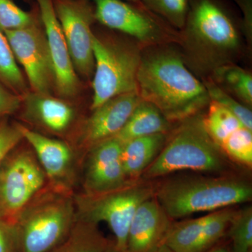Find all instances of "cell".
Here are the masks:
<instances>
[{"label": "cell", "instance_id": "cell-1", "mask_svg": "<svg viewBox=\"0 0 252 252\" xmlns=\"http://www.w3.org/2000/svg\"><path fill=\"white\" fill-rule=\"evenodd\" d=\"M137 81L141 98L157 107L170 123L197 115L211 101L204 83L170 49L142 54Z\"/></svg>", "mask_w": 252, "mask_h": 252}, {"label": "cell", "instance_id": "cell-2", "mask_svg": "<svg viewBox=\"0 0 252 252\" xmlns=\"http://www.w3.org/2000/svg\"><path fill=\"white\" fill-rule=\"evenodd\" d=\"M183 30L189 59L200 70L213 72L238 54V26L220 0H191Z\"/></svg>", "mask_w": 252, "mask_h": 252}, {"label": "cell", "instance_id": "cell-3", "mask_svg": "<svg viewBox=\"0 0 252 252\" xmlns=\"http://www.w3.org/2000/svg\"><path fill=\"white\" fill-rule=\"evenodd\" d=\"M47 183L11 223L18 252H48L77 221L74 193Z\"/></svg>", "mask_w": 252, "mask_h": 252}, {"label": "cell", "instance_id": "cell-4", "mask_svg": "<svg viewBox=\"0 0 252 252\" xmlns=\"http://www.w3.org/2000/svg\"><path fill=\"white\" fill-rule=\"evenodd\" d=\"M154 197L172 220L251 201L252 187L233 176L176 177L155 187Z\"/></svg>", "mask_w": 252, "mask_h": 252}, {"label": "cell", "instance_id": "cell-5", "mask_svg": "<svg viewBox=\"0 0 252 252\" xmlns=\"http://www.w3.org/2000/svg\"><path fill=\"white\" fill-rule=\"evenodd\" d=\"M228 168L225 154L207 133L203 117L197 114L182 121L142 175L151 180L180 170L221 174Z\"/></svg>", "mask_w": 252, "mask_h": 252}, {"label": "cell", "instance_id": "cell-6", "mask_svg": "<svg viewBox=\"0 0 252 252\" xmlns=\"http://www.w3.org/2000/svg\"><path fill=\"white\" fill-rule=\"evenodd\" d=\"M93 51L94 69L91 110L117 96L138 92L137 77L142 54L137 46L94 33Z\"/></svg>", "mask_w": 252, "mask_h": 252}, {"label": "cell", "instance_id": "cell-7", "mask_svg": "<svg viewBox=\"0 0 252 252\" xmlns=\"http://www.w3.org/2000/svg\"><path fill=\"white\" fill-rule=\"evenodd\" d=\"M155 187L140 180L107 193H74L79 220L98 225L104 222L114 235L117 248L126 252L129 228L141 204L154 196Z\"/></svg>", "mask_w": 252, "mask_h": 252}, {"label": "cell", "instance_id": "cell-8", "mask_svg": "<svg viewBox=\"0 0 252 252\" xmlns=\"http://www.w3.org/2000/svg\"><path fill=\"white\" fill-rule=\"evenodd\" d=\"M47 183L32 149L23 140L0 165V220L11 224Z\"/></svg>", "mask_w": 252, "mask_h": 252}, {"label": "cell", "instance_id": "cell-9", "mask_svg": "<svg viewBox=\"0 0 252 252\" xmlns=\"http://www.w3.org/2000/svg\"><path fill=\"white\" fill-rule=\"evenodd\" d=\"M94 18L102 26L127 34L146 46L165 42L174 33L170 25L147 9L142 1L90 0Z\"/></svg>", "mask_w": 252, "mask_h": 252}, {"label": "cell", "instance_id": "cell-10", "mask_svg": "<svg viewBox=\"0 0 252 252\" xmlns=\"http://www.w3.org/2000/svg\"><path fill=\"white\" fill-rule=\"evenodd\" d=\"M141 101L138 92L121 94L91 110L89 117L80 121L67 142L77 154L81 166L89 149L122 130Z\"/></svg>", "mask_w": 252, "mask_h": 252}, {"label": "cell", "instance_id": "cell-11", "mask_svg": "<svg viewBox=\"0 0 252 252\" xmlns=\"http://www.w3.org/2000/svg\"><path fill=\"white\" fill-rule=\"evenodd\" d=\"M76 72L89 79L94 74V6L90 0H52Z\"/></svg>", "mask_w": 252, "mask_h": 252}, {"label": "cell", "instance_id": "cell-12", "mask_svg": "<svg viewBox=\"0 0 252 252\" xmlns=\"http://www.w3.org/2000/svg\"><path fill=\"white\" fill-rule=\"evenodd\" d=\"M3 32L15 59L24 68L32 91L51 94L54 89V73L40 18L28 27Z\"/></svg>", "mask_w": 252, "mask_h": 252}, {"label": "cell", "instance_id": "cell-13", "mask_svg": "<svg viewBox=\"0 0 252 252\" xmlns=\"http://www.w3.org/2000/svg\"><path fill=\"white\" fill-rule=\"evenodd\" d=\"M23 139L32 149L49 185L77 192L81 162L67 141L54 139L21 124Z\"/></svg>", "mask_w": 252, "mask_h": 252}, {"label": "cell", "instance_id": "cell-14", "mask_svg": "<svg viewBox=\"0 0 252 252\" xmlns=\"http://www.w3.org/2000/svg\"><path fill=\"white\" fill-rule=\"evenodd\" d=\"M123 143L114 137L88 151L81 162L82 193H107L130 183L126 178L122 160Z\"/></svg>", "mask_w": 252, "mask_h": 252}, {"label": "cell", "instance_id": "cell-15", "mask_svg": "<svg viewBox=\"0 0 252 252\" xmlns=\"http://www.w3.org/2000/svg\"><path fill=\"white\" fill-rule=\"evenodd\" d=\"M39 18L45 32L54 73V89L62 98L75 97L80 83L52 0H36Z\"/></svg>", "mask_w": 252, "mask_h": 252}, {"label": "cell", "instance_id": "cell-16", "mask_svg": "<svg viewBox=\"0 0 252 252\" xmlns=\"http://www.w3.org/2000/svg\"><path fill=\"white\" fill-rule=\"evenodd\" d=\"M18 112H21L23 120L34 127L68 140L80 122L77 109L67 101L33 91L22 96Z\"/></svg>", "mask_w": 252, "mask_h": 252}, {"label": "cell", "instance_id": "cell-17", "mask_svg": "<svg viewBox=\"0 0 252 252\" xmlns=\"http://www.w3.org/2000/svg\"><path fill=\"white\" fill-rule=\"evenodd\" d=\"M172 220L155 197L143 202L136 210L127 239V252H156L161 245Z\"/></svg>", "mask_w": 252, "mask_h": 252}, {"label": "cell", "instance_id": "cell-18", "mask_svg": "<svg viewBox=\"0 0 252 252\" xmlns=\"http://www.w3.org/2000/svg\"><path fill=\"white\" fill-rule=\"evenodd\" d=\"M165 135L144 136L123 143V167L129 182L139 180L140 176L155 160L165 145Z\"/></svg>", "mask_w": 252, "mask_h": 252}, {"label": "cell", "instance_id": "cell-19", "mask_svg": "<svg viewBox=\"0 0 252 252\" xmlns=\"http://www.w3.org/2000/svg\"><path fill=\"white\" fill-rule=\"evenodd\" d=\"M170 130V122L159 109L142 99L115 137L124 143L144 136L166 134Z\"/></svg>", "mask_w": 252, "mask_h": 252}, {"label": "cell", "instance_id": "cell-20", "mask_svg": "<svg viewBox=\"0 0 252 252\" xmlns=\"http://www.w3.org/2000/svg\"><path fill=\"white\" fill-rule=\"evenodd\" d=\"M110 241L98 225L77 219L67 238L48 252H104Z\"/></svg>", "mask_w": 252, "mask_h": 252}, {"label": "cell", "instance_id": "cell-21", "mask_svg": "<svg viewBox=\"0 0 252 252\" xmlns=\"http://www.w3.org/2000/svg\"><path fill=\"white\" fill-rule=\"evenodd\" d=\"M205 216L172 222L163 245L172 252H200Z\"/></svg>", "mask_w": 252, "mask_h": 252}, {"label": "cell", "instance_id": "cell-22", "mask_svg": "<svg viewBox=\"0 0 252 252\" xmlns=\"http://www.w3.org/2000/svg\"><path fill=\"white\" fill-rule=\"evenodd\" d=\"M203 124L212 140L220 147L235 131L245 126L228 109L214 101L209 104Z\"/></svg>", "mask_w": 252, "mask_h": 252}, {"label": "cell", "instance_id": "cell-23", "mask_svg": "<svg viewBox=\"0 0 252 252\" xmlns=\"http://www.w3.org/2000/svg\"><path fill=\"white\" fill-rule=\"evenodd\" d=\"M215 79L247 105L252 104V74L233 63L224 64L213 72Z\"/></svg>", "mask_w": 252, "mask_h": 252}, {"label": "cell", "instance_id": "cell-24", "mask_svg": "<svg viewBox=\"0 0 252 252\" xmlns=\"http://www.w3.org/2000/svg\"><path fill=\"white\" fill-rule=\"evenodd\" d=\"M0 82L13 93L22 96L28 92L27 83L18 67L4 33L0 30Z\"/></svg>", "mask_w": 252, "mask_h": 252}, {"label": "cell", "instance_id": "cell-25", "mask_svg": "<svg viewBox=\"0 0 252 252\" xmlns=\"http://www.w3.org/2000/svg\"><path fill=\"white\" fill-rule=\"evenodd\" d=\"M235 210L233 207L220 209L205 216L200 252L216 245L226 235Z\"/></svg>", "mask_w": 252, "mask_h": 252}, {"label": "cell", "instance_id": "cell-26", "mask_svg": "<svg viewBox=\"0 0 252 252\" xmlns=\"http://www.w3.org/2000/svg\"><path fill=\"white\" fill-rule=\"evenodd\" d=\"M226 236L229 238L231 252H252V208L251 206L235 212Z\"/></svg>", "mask_w": 252, "mask_h": 252}, {"label": "cell", "instance_id": "cell-27", "mask_svg": "<svg viewBox=\"0 0 252 252\" xmlns=\"http://www.w3.org/2000/svg\"><path fill=\"white\" fill-rule=\"evenodd\" d=\"M142 4L172 27L183 29L191 0H141Z\"/></svg>", "mask_w": 252, "mask_h": 252}, {"label": "cell", "instance_id": "cell-28", "mask_svg": "<svg viewBox=\"0 0 252 252\" xmlns=\"http://www.w3.org/2000/svg\"><path fill=\"white\" fill-rule=\"evenodd\" d=\"M222 152L238 163L252 165V130L240 127L224 141L220 147Z\"/></svg>", "mask_w": 252, "mask_h": 252}, {"label": "cell", "instance_id": "cell-29", "mask_svg": "<svg viewBox=\"0 0 252 252\" xmlns=\"http://www.w3.org/2000/svg\"><path fill=\"white\" fill-rule=\"evenodd\" d=\"M39 19V10L34 14L21 9L13 0H0V30L2 32L23 29Z\"/></svg>", "mask_w": 252, "mask_h": 252}, {"label": "cell", "instance_id": "cell-30", "mask_svg": "<svg viewBox=\"0 0 252 252\" xmlns=\"http://www.w3.org/2000/svg\"><path fill=\"white\" fill-rule=\"evenodd\" d=\"M210 100L216 102L233 113L245 127L252 130V112L248 107L235 100L212 80L204 83Z\"/></svg>", "mask_w": 252, "mask_h": 252}, {"label": "cell", "instance_id": "cell-31", "mask_svg": "<svg viewBox=\"0 0 252 252\" xmlns=\"http://www.w3.org/2000/svg\"><path fill=\"white\" fill-rule=\"evenodd\" d=\"M21 124L0 120V165L10 152L23 141Z\"/></svg>", "mask_w": 252, "mask_h": 252}, {"label": "cell", "instance_id": "cell-32", "mask_svg": "<svg viewBox=\"0 0 252 252\" xmlns=\"http://www.w3.org/2000/svg\"><path fill=\"white\" fill-rule=\"evenodd\" d=\"M22 97L9 90L0 82V120L18 112Z\"/></svg>", "mask_w": 252, "mask_h": 252}, {"label": "cell", "instance_id": "cell-33", "mask_svg": "<svg viewBox=\"0 0 252 252\" xmlns=\"http://www.w3.org/2000/svg\"><path fill=\"white\" fill-rule=\"evenodd\" d=\"M0 252H18L12 226L0 220Z\"/></svg>", "mask_w": 252, "mask_h": 252}, {"label": "cell", "instance_id": "cell-34", "mask_svg": "<svg viewBox=\"0 0 252 252\" xmlns=\"http://www.w3.org/2000/svg\"><path fill=\"white\" fill-rule=\"evenodd\" d=\"M243 13V20L240 22V28L243 31L249 44H252V0H235Z\"/></svg>", "mask_w": 252, "mask_h": 252}, {"label": "cell", "instance_id": "cell-35", "mask_svg": "<svg viewBox=\"0 0 252 252\" xmlns=\"http://www.w3.org/2000/svg\"><path fill=\"white\" fill-rule=\"evenodd\" d=\"M203 252H231L229 245L219 243L215 246Z\"/></svg>", "mask_w": 252, "mask_h": 252}, {"label": "cell", "instance_id": "cell-36", "mask_svg": "<svg viewBox=\"0 0 252 252\" xmlns=\"http://www.w3.org/2000/svg\"><path fill=\"white\" fill-rule=\"evenodd\" d=\"M104 252H126L123 251V250H121L119 248H117V245H116L115 243H114V240H111L110 243H109L108 247H107V249H106L105 251Z\"/></svg>", "mask_w": 252, "mask_h": 252}, {"label": "cell", "instance_id": "cell-37", "mask_svg": "<svg viewBox=\"0 0 252 252\" xmlns=\"http://www.w3.org/2000/svg\"><path fill=\"white\" fill-rule=\"evenodd\" d=\"M156 252H172L171 250H170L166 245H162L159 248L158 250H157Z\"/></svg>", "mask_w": 252, "mask_h": 252}, {"label": "cell", "instance_id": "cell-38", "mask_svg": "<svg viewBox=\"0 0 252 252\" xmlns=\"http://www.w3.org/2000/svg\"><path fill=\"white\" fill-rule=\"evenodd\" d=\"M126 1H128V2L135 3L138 2V1H141V0H126Z\"/></svg>", "mask_w": 252, "mask_h": 252}]
</instances>
